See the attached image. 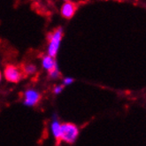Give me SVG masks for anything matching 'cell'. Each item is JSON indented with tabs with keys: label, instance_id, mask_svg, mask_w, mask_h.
<instances>
[{
	"label": "cell",
	"instance_id": "1",
	"mask_svg": "<svg viewBox=\"0 0 146 146\" xmlns=\"http://www.w3.org/2000/svg\"><path fill=\"white\" fill-rule=\"evenodd\" d=\"M61 140L68 143H73L76 140L77 136H78V127L73 123H63L61 124Z\"/></svg>",
	"mask_w": 146,
	"mask_h": 146
},
{
	"label": "cell",
	"instance_id": "2",
	"mask_svg": "<svg viewBox=\"0 0 146 146\" xmlns=\"http://www.w3.org/2000/svg\"><path fill=\"white\" fill-rule=\"evenodd\" d=\"M63 30L61 28L58 29L53 33H50L48 35V40L50 41V45L48 48V53L51 57H55L59 48V44L62 38Z\"/></svg>",
	"mask_w": 146,
	"mask_h": 146
},
{
	"label": "cell",
	"instance_id": "3",
	"mask_svg": "<svg viewBox=\"0 0 146 146\" xmlns=\"http://www.w3.org/2000/svg\"><path fill=\"white\" fill-rule=\"evenodd\" d=\"M5 77L8 82H18L21 79V72L18 67L13 66H7L5 69Z\"/></svg>",
	"mask_w": 146,
	"mask_h": 146
},
{
	"label": "cell",
	"instance_id": "4",
	"mask_svg": "<svg viewBox=\"0 0 146 146\" xmlns=\"http://www.w3.org/2000/svg\"><path fill=\"white\" fill-rule=\"evenodd\" d=\"M24 105L27 106H36L41 98L40 94L34 90H28L24 93Z\"/></svg>",
	"mask_w": 146,
	"mask_h": 146
},
{
	"label": "cell",
	"instance_id": "5",
	"mask_svg": "<svg viewBox=\"0 0 146 146\" xmlns=\"http://www.w3.org/2000/svg\"><path fill=\"white\" fill-rule=\"evenodd\" d=\"M75 5L71 3V2H66L63 5H62V8H61V14L63 17L66 19H70L73 17V15L75 13Z\"/></svg>",
	"mask_w": 146,
	"mask_h": 146
},
{
	"label": "cell",
	"instance_id": "6",
	"mask_svg": "<svg viewBox=\"0 0 146 146\" xmlns=\"http://www.w3.org/2000/svg\"><path fill=\"white\" fill-rule=\"evenodd\" d=\"M56 66H57V62L53 59V57H51L50 55L45 56L42 58V66H44V69L48 70L49 72L54 69Z\"/></svg>",
	"mask_w": 146,
	"mask_h": 146
},
{
	"label": "cell",
	"instance_id": "7",
	"mask_svg": "<svg viewBox=\"0 0 146 146\" xmlns=\"http://www.w3.org/2000/svg\"><path fill=\"white\" fill-rule=\"evenodd\" d=\"M51 130H52V134L54 135L55 138L58 141L59 139H61V135H62V128L61 125L59 124V122L55 119V121L51 124Z\"/></svg>",
	"mask_w": 146,
	"mask_h": 146
},
{
	"label": "cell",
	"instance_id": "8",
	"mask_svg": "<svg viewBox=\"0 0 146 146\" xmlns=\"http://www.w3.org/2000/svg\"><path fill=\"white\" fill-rule=\"evenodd\" d=\"M36 71V66H34V65H28V66H26L25 68H24V72L27 74H34Z\"/></svg>",
	"mask_w": 146,
	"mask_h": 146
},
{
	"label": "cell",
	"instance_id": "9",
	"mask_svg": "<svg viewBox=\"0 0 146 146\" xmlns=\"http://www.w3.org/2000/svg\"><path fill=\"white\" fill-rule=\"evenodd\" d=\"M59 75H60V73H59V70H58V65L55 66L54 69L50 70V76L51 77L52 79H57L59 77Z\"/></svg>",
	"mask_w": 146,
	"mask_h": 146
},
{
	"label": "cell",
	"instance_id": "10",
	"mask_svg": "<svg viewBox=\"0 0 146 146\" xmlns=\"http://www.w3.org/2000/svg\"><path fill=\"white\" fill-rule=\"evenodd\" d=\"M73 82H74V78H71V77H67V78H65L64 81H63L65 85H69V84L73 83Z\"/></svg>",
	"mask_w": 146,
	"mask_h": 146
},
{
	"label": "cell",
	"instance_id": "11",
	"mask_svg": "<svg viewBox=\"0 0 146 146\" xmlns=\"http://www.w3.org/2000/svg\"><path fill=\"white\" fill-rule=\"evenodd\" d=\"M63 90V86H57V87L54 89V93L55 94H59Z\"/></svg>",
	"mask_w": 146,
	"mask_h": 146
},
{
	"label": "cell",
	"instance_id": "12",
	"mask_svg": "<svg viewBox=\"0 0 146 146\" xmlns=\"http://www.w3.org/2000/svg\"><path fill=\"white\" fill-rule=\"evenodd\" d=\"M65 1H67V0H65Z\"/></svg>",
	"mask_w": 146,
	"mask_h": 146
}]
</instances>
